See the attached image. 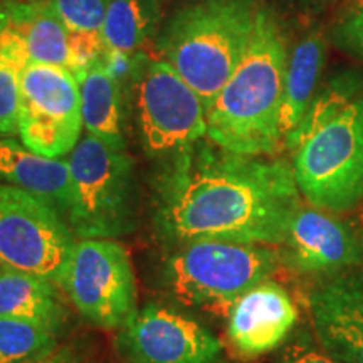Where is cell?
Listing matches in <instances>:
<instances>
[{
  "instance_id": "obj_1",
  "label": "cell",
  "mask_w": 363,
  "mask_h": 363,
  "mask_svg": "<svg viewBox=\"0 0 363 363\" xmlns=\"http://www.w3.org/2000/svg\"><path fill=\"white\" fill-rule=\"evenodd\" d=\"M199 143L158 177V234L174 246L203 239L281 246L301 207L293 163Z\"/></svg>"
},
{
  "instance_id": "obj_2",
  "label": "cell",
  "mask_w": 363,
  "mask_h": 363,
  "mask_svg": "<svg viewBox=\"0 0 363 363\" xmlns=\"http://www.w3.org/2000/svg\"><path fill=\"white\" fill-rule=\"evenodd\" d=\"M288 40L276 13L262 6L246 52L207 108V138L240 155H276L283 147L279 111Z\"/></svg>"
},
{
  "instance_id": "obj_3",
  "label": "cell",
  "mask_w": 363,
  "mask_h": 363,
  "mask_svg": "<svg viewBox=\"0 0 363 363\" xmlns=\"http://www.w3.org/2000/svg\"><path fill=\"white\" fill-rule=\"evenodd\" d=\"M259 0H194L180 7L157 38L170 65L208 108L251 43Z\"/></svg>"
},
{
  "instance_id": "obj_4",
  "label": "cell",
  "mask_w": 363,
  "mask_h": 363,
  "mask_svg": "<svg viewBox=\"0 0 363 363\" xmlns=\"http://www.w3.org/2000/svg\"><path fill=\"white\" fill-rule=\"evenodd\" d=\"M299 192L313 207L347 212L363 199V91L284 142Z\"/></svg>"
},
{
  "instance_id": "obj_5",
  "label": "cell",
  "mask_w": 363,
  "mask_h": 363,
  "mask_svg": "<svg viewBox=\"0 0 363 363\" xmlns=\"http://www.w3.org/2000/svg\"><path fill=\"white\" fill-rule=\"evenodd\" d=\"M279 261V252L261 244L192 240L172 252L163 278L169 291L184 305L229 315L235 299L269 279Z\"/></svg>"
},
{
  "instance_id": "obj_6",
  "label": "cell",
  "mask_w": 363,
  "mask_h": 363,
  "mask_svg": "<svg viewBox=\"0 0 363 363\" xmlns=\"http://www.w3.org/2000/svg\"><path fill=\"white\" fill-rule=\"evenodd\" d=\"M71 207L67 224L78 239H116L136 225L135 165L126 150L86 133L67 155Z\"/></svg>"
},
{
  "instance_id": "obj_7",
  "label": "cell",
  "mask_w": 363,
  "mask_h": 363,
  "mask_svg": "<svg viewBox=\"0 0 363 363\" xmlns=\"http://www.w3.org/2000/svg\"><path fill=\"white\" fill-rule=\"evenodd\" d=\"M136 135L152 158L172 160L207 136V108L163 59L143 54L131 57Z\"/></svg>"
},
{
  "instance_id": "obj_8",
  "label": "cell",
  "mask_w": 363,
  "mask_h": 363,
  "mask_svg": "<svg viewBox=\"0 0 363 363\" xmlns=\"http://www.w3.org/2000/svg\"><path fill=\"white\" fill-rule=\"evenodd\" d=\"M76 234L38 195L0 184V266L30 272L61 288Z\"/></svg>"
},
{
  "instance_id": "obj_9",
  "label": "cell",
  "mask_w": 363,
  "mask_h": 363,
  "mask_svg": "<svg viewBox=\"0 0 363 363\" xmlns=\"http://www.w3.org/2000/svg\"><path fill=\"white\" fill-rule=\"evenodd\" d=\"M61 288L91 325L120 330L136 311V281L126 249L115 239H78Z\"/></svg>"
},
{
  "instance_id": "obj_10",
  "label": "cell",
  "mask_w": 363,
  "mask_h": 363,
  "mask_svg": "<svg viewBox=\"0 0 363 363\" xmlns=\"http://www.w3.org/2000/svg\"><path fill=\"white\" fill-rule=\"evenodd\" d=\"M79 81L65 67L29 61L21 76L19 136L44 157L65 158L83 131Z\"/></svg>"
},
{
  "instance_id": "obj_11",
  "label": "cell",
  "mask_w": 363,
  "mask_h": 363,
  "mask_svg": "<svg viewBox=\"0 0 363 363\" xmlns=\"http://www.w3.org/2000/svg\"><path fill=\"white\" fill-rule=\"evenodd\" d=\"M118 350L131 363H214L222 347L194 318L148 305L121 326Z\"/></svg>"
},
{
  "instance_id": "obj_12",
  "label": "cell",
  "mask_w": 363,
  "mask_h": 363,
  "mask_svg": "<svg viewBox=\"0 0 363 363\" xmlns=\"http://www.w3.org/2000/svg\"><path fill=\"white\" fill-rule=\"evenodd\" d=\"M281 259L305 274H342L363 267V238L321 208L299 207L286 233Z\"/></svg>"
},
{
  "instance_id": "obj_13",
  "label": "cell",
  "mask_w": 363,
  "mask_h": 363,
  "mask_svg": "<svg viewBox=\"0 0 363 363\" xmlns=\"http://www.w3.org/2000/svg\"><path fill=\"white\" fill-rule=\"evenodd\" d=\"M227 316V337L234 352L257 358L288 338L298 321V308L283 286L264 279L235 299Z\"/></svg>"
},
{
  "instance_id": "obj_14",
  "label": "cell",
  "mask_w": 363,
  "mask_h": 363,
  "mask_svg": "<svg viewBox=\"0 0 363 363\" xmlns=\"http://www.w3.org/2000/svg\"><path fill=\"white\" fill-rule=\"evenodd\" d=\"M0 11L24 40L29 61L65 67L78 78L81 66L56 0H7Z\"/></svg>"
},
{
  "instance_id": "obj_15",
  "label": "cell",
  "mask_w": 363,
  "mask_h": 363,
  "mask_svg": "<svg viewBox=\"0 0 363 363\" xmlns=\"http://www.w3.org/2000/svg\"><path fill=\"white\" fill-rule=\"evenodd\" d=\"M0 184L38 195L56 207L65 219L71 207V170L67 158L35 153L11 136H0Z\"/></svg>"
},
{
  "instance_id": "obj_16",
  "label": "cell",
  "mask_w": 363,
  "mask_h": 363,
  "mask_svg": "<svg viewBox=\"0 0 363 363\" xmlns=\"http://www.w3.org/2000/svg\"><path fill=\"white\" fill-rule=\"evenodd\" d=\"M318 343L338 363H363V310L331 281L310 294Z\"/></svg>"
},
{
  "instance_id": "obj_17",
  "label": "cell",
  "mask_w": 363,
  "mask_h": 363,
  "mask_svg": "<svg viewBox=\"0 0 363 363\" xmlns=\"http://www.w3.org/2000/svg\"><path fill=\"white\" fill-rule=\"evenodd\" d=\"M104 56L91 61L78 74L83 125L86 133L113 148L126 150L123 93L116 72Z\"/></svg>"
},
{
  "instance_id": "obj_18",
  "label": "cell",
  "mask_w": 363,
  "mask_h": 363,
  "mask_svg": "<svg viewBox=\"0 0 363 363\" xmlns=\"http://www.w3.org/2000/svg\"><path fill=\"white\" fill-rule=\"evenodd\" d=\"M328 35L323 27L308 30L289 51L284 76L283 101L279 111V130L283 147L288 136L298 128L318 91L325 67Z\"/></svg>"
},
{
  "instance_id": "obj_19",
  "label": "cell",
  "mask_w": 363,
  "mask_h": 363,
  "mask_svg": "<svg viewBox=\"0 0 363 363\" xmlns=\"http://www.w3.org/2000/svg\"><path fill=\"white\" fill-rule=\"evenodd\" d=\"M0 316L33 321L59 335L69 311L52 281L0 266Z\"/></svg>"
},
{
  "instance_id": "obj_20",
  "label": "cell",
  "mask_w": 363,
  "mask_h": 363,
  "mask_svg": "<svg viewBox=\"0 0 363 363\" xmlns=\"http://www.w3.org/2000/svg\"><path fill=\"white\" fill-rule=\"evenodd\" d=\"M162 0H111L103 24L106 56L131 59L155 34Z\"/></svg>"
},
{
  "instance_id": "obj_21",
  "label": "cell",
  "mask_w": 363,
  "mask_h": 363,
  "mask_svg": "<svg viewBox=\"0 0 363 363\" xmlns=\"http://www.w3.org/2000/svg\"><path fill=\"white\" fill-rule=\"evenodd\" d=\"M27 65L24 40L0 11V136L19 135L21 76Z\"/></svg>"
},
{
  "instance_id": "obj_22",
  "label": "cell",
  "mask_w": 363,
  "mask_h": 363,
  "mask_svg": "<svg viewBox=\"0 0 363 363\" xmlns=\"http://www.w3.org/2000/svg\"><path fill=\"white\" fill-rule=\"evenodd\" d=\"M111 0H56L57 11L69 30L81 71L106 54L103 24Z\"/></svg>"
},
{
  "instance_id": "obj_23",
  "label": "cell",
  "mask_w": 363,
  "mask_h": 363,
  "mask_svg": "<svg viewBox=\"0 0 363 363\" xmlns=\"http://www.w3.org/2000/svg\"><path fill=\"white\" fill-rule=\"evenodd\" d=\"M57 348V333L19 318L0 316V363H29Z\"/></svg>"
},
{
  "instance_id": "obj_24",
  "label": "cell",
  "mask_w": 363,
  "mask_h": 363,
  "mask_svg": "<svg viewBox=\"0 0 363 363\" xmlns=\"http://www.w3.org/2000/svg\"><path fill=\"white\" fill-rule=\"evenodd\" d=\"M330 38L340 51L363 62V0L345 4L331 24Z\"/></svg>"
},
{
  "instance_id": "obj_25",
  "label": "cell",
  "mask_w": 363,
  "mask_h": 363,
  "mask_svg": "<svg viewBox=\"0 0 363 363\" xmlns=\"http://www.w3.org/2000/svg\"><path fill=\"white\" fill-rule=\"evenodd\" d=\"M281 363H338L328 352L311 338L310 333L296 335L286 345L281 355Z\"/></svg>"
},
{
  "instance_id": "obj_26",
  "label": "cell",
  "mask_w": 363,
  "mask_h": 363,
  "mask_svg": "<svg viewBox=\"0 0 363 363\" xmlns=\"http://www.w3.org/2000/svg\"><path fill=\"white\" fill-rule=\"evenodd\" d=\"M330 281L363 310V271L342 272V274L333 276Z\"/></svg>"
},
{
  "instance_id": "obj_27",
  "label": "cell",
  "mask_w": 363,
  "mask_h": 363,
  "mask_svg": "<svg viewBox=\"0 0 363 363\" xmlns=\"http://www.w3.org/2000/svg\"><path fill=\"white\" fill-rule=\"evenodd\" d=\"M29 363H81V362H79V358L76 357L71 350L57 347L56 350L48 353V355L35 358V360L29 362Z\"/></svg>"
},
{
  "instance_id": "obj_28",
  "label": "cell",
  "mask_w": 363,
  "mask_h": 363,
  "mask_svg": "<svg viewBox=\"0 0 363 363\" xmlns=\"http://www.w3.org/2000/svg\"><path fill=\"white\" fill-rule=\"evenodd\" d=\"M303 4H305L306 7H311V9H323V7H328L331 4L338 2V0H301Z\"/></svg>"
},
{
  "instance_id": "obj_29",
  "label": "cell",
  "mask_w": 363,
  "mask_h": 363,
  "mask_svg": "<svg viewBox=\"0 0 363 363\" xmlns=\"http://www.w3.org/2000/svg\"><path fill=\"white\" fill-rule=\"evenodd\" d=\"M162 2H163V0H162Z\"/></svg>"
}]
</instances>
